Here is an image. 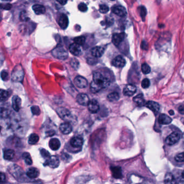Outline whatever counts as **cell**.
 Listing matches in <instances>:
<instances>
[{
	"instance_id": "cell-45",
	"label": "cell",
	"mask_w": 184,
	"mask_h": 184,
	"mask_svg": "<svg viewBox=\"0 0 184 184\" xmlns=\"http://www.w3.org/2000/svg\"><path fill=\"white\" fill-rule=\"evenodd\" d=\"M71 65L73 66V68L75 69H78L79 66V62L78 60H76L75 58H73V60L71 61Z\"/></svg>"
},
{
	"instance_id": "cell-44",
	"label": "cell",
	"mask_w": 184,
	"mask_h": 184,
	"mask_svg": "<svg viewBox=\"0 0 184 184\" xmlns=\"http://www.w3.org/2000/svg\"><path fill=\"white\" fill-rule=\"evenodd\" d=\"M12 6L11 4L9 3H6V4H0V8L4 10H9L12 8Z\"/></svg>"
},
{
	"instance_id": "cell-24",
	"label": "cell",
	"mask_w": 184,
	"mask_h": 184,
	"mask_svg": "<svg viewBox=\"0 0 184 184\" xmlns=\"http://www.w3.org/2000/svg\"><path fill=\"white\" fill-rule=\"evenodd\" d=\"M33 10L35 13L37 15H42L45 14V7L40 4H35L33 6Z\"/></svg>"
},
{
	"instance_id": "cell-34",
	"label": "cell",
	"mask_w": 184,
	"mask_h": 184,
	"mask_svg": "<svg viewBox=\"0 0 184 184\" xmlns=\"http://www.w3.org/2000/svg\"><path fill=\"white\" fill-rule=\"evenodd\" d=\"M142 71L144 74L146 75L151 72V68L148 64H143L142 65Z\"/></svg>"
},
{
	"instance_id": "cell-29",
	"label": "cell",
	"mask_w": 184,
	"mask_h": 184,
	"mask_svg": "<svg viewBox=\"0 0 184 184\" xmlns=\"http://www.w3.org/2000/svg\"><path fill=\"white\" fill-rule=\"evenodd\" d=\"M164 183L165 184H173L175 183L174 176L171 173H166L164 178Z\"/></svg>"
},
{
	"instance_id": "cell-23",
	"label": "cell",
	"mask_w": 184,
	"mask_h": 184,
	"mask_svg": "<svg viewBox=\"0 0 184 184\" xmlns=\"http://www.w3.org/2000/svg\"><path fill=\"white\" fill-rule=\"evenodd\" d=\"M69 51L73 55L76 56H79L81 52L79 45L76 43H73L70 45Z\"/></svg>"
},
{
	"instance_id": "cell-36",
	"label": "cell",
	"mask_w": 184,
	"mask_h": 184,
	"mask_svg": "<svg viewBox=\"0 0 184 184\" xmlns=\"http://www.w3.org/2000/svg\"><path fill=\"white\" fill-rule=\"evenodd\" d=\"M85 38L84 36L77 37L74 39L75 43L79 45H83L85 42Z\"/></svg>"
},
{
	"instance_id": "cell-53",
	"label": "cell",
	"mask_w": 184,
	"mask_h": 184,
	"mask_svg": "<svg viewBox=\"0 0 184 184\" xmlns=\"http://www.w3.org/2000/svg\"><path fill=\"white\" fill-rule=\"evenodd\" d=\"M111 1H115V0H111Z\"/></svg>"
},
{
	"instance_id": "cell-12",
	"label": "cell",
	"mask_w": 184,
	"mask_h": 184,
	"mask_svg": "<svg viewBox=\"0 0 184 184\" xmlns=\"http://www.w3.org/2000/svg\"><path fill=\"white\" fill-rule=\"evenodd\" d=\"M145 106L148 109H150L154 113H158L160 109V105L157 102L153 101H148V102H146Z\"/></svg>"
},
{
	"instance_id": "cell-5",
	"label": "cell",
	"mask_w": 184,
	"mask_h": 184,
	"mask_svg": "<svg viewBox=\"0 0 184 184\" xmlns=\"http://www.w3.org/2000/svg\"><path fill=\"white\" fill-rule=\"evenodd\" d=\"M57 112L60 118H62L64 121H70L71 115L68 109L64 108H60L57 109Z\"/></svg>"
},
{
	"instance_id": "cell-30",
	"label": "cell",
	"mask_w": 184,
	"mask_h": 184,
	"mask_svg": "<svg viewBox=\"0 0 184 184\" xmlns=\"http://www.w3.org/2000/svg\"><path fill=\"white\" fill-rule=\"evenodd\" d=\"M39 140V136L37 134L33 133L31 135L29 138V144L30 145H34L36 144Z\"/></svg>"
},
{
	"instance_id": "cell-39",
	"label": "cell",
	"mask_w": 184,
	"mask_h": 184,
	"mask_svg": "<svg viewBox=\"0 0 184 184\" xmlns=\"http://www.w3.org/2000/svg\"><path fill=\"white\" fill-rule=\"evenodd\" d=\"M1 77L4 81H7L9 79V73L6 70H3L1 73Z\"/></svg>"
},
{
	"instance_id": "cell-25",
	"label": "cell",
	"mask_w": 184,
	"mask_h": 184,
	"mask_svg": "<svg viewBox=\"0 0 184 184\" xmlns=\"http://www.w3.org/2000/svg\"><path fill=\"white\" fill-rule=\"evenodd\" d=\"M39 169L36 168H30L28 170L27 172V175L29 178L33 179L39 177Z\"/></svg>"
},
{
	"instance_id": "cell-35",
	"label": "cell",
	"mask_w": 184,
	"mask_h": 184,
	"mask_svg": "<svg viewBox=\"0 0 184 184\" xmlns=\"http://www.w3.org/2000/svg\"><path fill=\"white\" fill-rule=\"evenodd\" d=\"M23 157L27 165H30L32 164L33 161L31 159V158L30 157V155L28 153H24V154L23 155Z\"/></svg>"
},
{
	"instance_id": "cell-2",
	"label": "cell",
	"mask_w": 184,
	"mask_h": 184,
	"mask_svg": "<svg viewBox=\"0 0 184 184\" xmlns=\"http://www.w3.org/2000/svg\"><path fill=\"white\" fill-rule=\"evenodd\" d=\"M23 69L20 65L15 66L12 73V79L15 82H22L24 79Z\"/></svg>"
},
{
	"instance_id": "cell-28",
	"label": "cell",
	"mask_w": 184,
	"mask_h": 184,
	"mask_svg": "<svg viewBox=\"0 0 184 184\" xmlns=\"http://www.w3.org/2000/svg\"><path fill=\"white\" fill-rule=\"evenodd\" d=\"M119 95L117 92H113L110 94H109L108 96V100L110 102H115L116 101H118L119 99Z\"/></svg>"
},
{
	"instance_id": "cell-50",
	"label": "cell",
	"mask_w": 184,
	"mask_h": 184,
	"mask_svg": "<svg viewBox=\"0 0 184 184\" xmlns=\"http://www.w3.org/2000/svg\"><path fill=\"white\" fill-rule=\"evenodd\" d=\"M169 114L170 115H174L175 114V112L173 111V110H170L169 111Z\"/></svg>"
},
{
	"instance_id": "cell-49",
	"label": "cell",
	"mask_w": 184,
	"mask_h": 184,
	"mask_svg": "<svg viewBox=\"0 0 184 184\" xmlns=\"http://www.w3.org/2000/svg\"><path fill=\"white\" fill-rule=\"evenodd\" d=\"M178 110H179V112L182 114V115H184V106L183 105H181L179 106V109H178Z\"/></svg>"
},
{
	"instance_id": "cell-52",
	"label": "cell",
	"mask_w": 184,
	"mask_h": 184,
	"mask_svg": "<svg viewBox=\"0 0 184 184\" xmlns=\"http://www.w3.org/2000/svg\"><path fill=\"white\" fill-rule=\"evenodd\" d=\"M1 127L0 126V131H1Z\"/></svg>"
},
{
	"instance_id": "cell-42",
	"label": "cell",
	"mask_w": 184,
	"mask_h": 184,
	"mask_svg": "<svg viewBox=\"0 0 184 184\" xmlns=\"http://www.w3.org/2000/svg\"><path fill=\"white\" fill-rule=\"evenodd\" d=\"M78 8H79V10L81 12H85L87 11L88 7L84 3H81L79 4Z\"/></svg>"
},
{
	"instance_id": "cell-10",
	"label": "cell",
	"mask_w": 184,
	"mask_h": 184,
	"mask_svg": "<svg viewBox=\"0 0 184 184\" xmlns=\"http://www.w3.org/2000/svg\"><path fill=\"white\" fill-rule=\"evenodd\" d=\"M77 102L79 104L83 106L88 105L90 100L87 95L85 94H79L76 98Z\"/></svg>"
},
{
	"instance_id": "cell-26",
	"label": "cell",
	"mask_w": 184,
	"mask_h": 184,
	"mask_svg": "<svg viewBox=\"0 0 184 184\" xmlns=\"http://www.w3.org/2000/svg\"><path fill=\"white\" fill-rule=\"evenodd\" d=\"M15 155V152L12 150L7 149L4 151L3 157L6 160H10L13 159Z\"/></svg>"
},
{
	"instance_id": "cell-32",
	"label": "cell",
	"mask_w": 184,
	"mask_h": 184,
	"mask_svg": "<svg viewBox=\"0 0 184 184\" xmlns=\"http://www.w3.org/2000/svg\"><path fill=\"white\" fill-rule=\"evenodd\" d=\"M111 169L113 175L115 178H121V171L120 167H115L113 168H112Z\"/></svg>"
},
{
	"instance_id": "cell-51",
	"label": "cell",
	"mask_w": 184,
	"mask_h": 184,
	"mask_svg": "<svg viewBox=\"0 0 184 184\" xmlns=\"http://www.w3.org/2000/svg\"><path fill=\"white\" fill-rule=\"evenodd\" d=\"M3 1H5V2H9V1H12V0H2Z\"/></svg>"
},
{
	"instance_id": "cell-11",
	"label": "cell",
	"mask_w": 184,
	"mask_h": 184,
	"mask_svg": "<svg viewBox=\"0 0 184 184\" xmlns=\"http://www.w3.org/2000/svg\"><path fill=\"white\" fill-rule=\"evenodd\" d=\"M112 64L115 67L123 68L126 64V60L121 56H118L112 60Z\"/></svg>"
},
{
	"instance_id": "cell-38",
	"label": "cell",
	"mask_w": 184,
	"mask_h": 184,
	"mask_svg": "<svg viewBox=\"0 0 184 184\" xmlns=\"http://www.w3.org/2000/svg\"><path fill=\"white\" fill-rule=\"evenodd\" d=\"M150 81L148 79H144L142 81V88L144 89H147L150 87Z\"/></svg>"
},
{
	"instance_id": "cell-41",
	"label": "cell",
	"mask_w": 184,
	"mask_h": 184,
	"mask_svg": "<svg viewBox=\"0 0 184 184\" xmlns=\"http://www.w3.org/2000/svg\"><path fill=\"white\" fill-rule=\"evenodd\" d=\"M175 160L176 161L179 163H183L184 162V153L183 152L179 153L176 155L175 157Z\"/></svg>"
},
{
	"instance_id": "cell-43",
	"label": "cell",
	"mask_w": 184,
	"mask_h": 184,
	"mask_svg": "<svg viewBox=\"0 0 184 184\" xmlns=\"http://www.w3.org/2000/svg\"><path fill=\"white\" fill-rule=\"evenodd\" d=\"M139 14L142 18H144L146 15V10L144 7H140L139 8Z\"/></svg>"
},
{
	"instance_id": "cell-47",
	"label": "cell",
	"mask_w": 184,
	"mask_h": 184,
	"mask_svg": "<svg viewBox=\"0 0 184 184\" xmlns=\"http://www.w3.org/2000/svg\"><path fill=\"white\" fill-rule=\"evenodd\" d=\"M6 181V175L2 172H0V183H4Z\"/></svg>"
},
{
	"instance_id": "cell-33",
	"label": "cell",
	"mask_w": 184,
	"mask_h": 184,
	"mask_svg": "<svg viewBox=\"0 0 184 184\" xmlns=\"http://www.w3.org/2000/svg\"><path fill=\"white\" fill-rule=\"evenodd\" d=\"M10 112L9 110L5 108H0V117L2 118H7L9 116Z\"/></svg>"
},
{
	"instance_id": "cell-40",
	"label": "cell",
	"mask_w": 184,
	"mask_h": 184,
	"mask_svg": "<svg viewBox=\"0 0 184 184\" xmlns=\"http://www.w3.org/2000/svg\"><path fill=\"white\" fill-rule=\"evenodd\" d=\"M31 110L32 113L34 115L39 116L40 114V113H41V111H40L39 107L37 106H33V107H31Z\"/></svg>"
},
{
	"instance_id": "cell-9",
	"label": "cell",
	"mask_w": 184,
	"mask_h": 184,
	"mask_svg": "<svg viewBox=\"0 0 184 184\" xmlns=\"http://www.w3.org/2000/svg\"><path fill=\"white\" fill-rule=\"evenodd\" d=\"M136 86L132 84H127L124 87L123 94L127 96H132L136 93Z\"/></svg>"
},
{
	"instance_id": "cell-37",
	"label": "cell",
	"mask_w": 184,
	"mask_h": 184,
	"mask_svg": "<svg viewBox=\"0 0 184 184\" xmlns=\"http://www.w3.org/2000/svg\"><path fill=\"white\" fill-rule=\"evenodd\" d=\"M109 11V7L105 4H101L100 6V12L102 14H105Z\"/></svg>"
},
{
	"instance_id": "cell-3",
	"label": "cell",
	"mask_w": 184,
	"mask_h": 184,
	"mask_svg": "<svg viewBox=\"0 0 184 184\" xmlns=\"http://www.w3.org/2000/svg\"><path fill=\"white\" fill-rule=\"evenodd\" d=\"M52 55L54 57L60 60H65L68 57V52L62 47H57L52 51Z\"/></svg>"
},
{
	"instance_id": "cell-46",
	"label": "cell",
	"mask_w": 184,
	"mask_h": 184,
	"mask_svg": "<svg viewBox=\"0 0 184 184\" xmlns=\"http://www.w3.org/2000/svg\"><path fill=\"white\" fill-rule=\"evenodd\" d=\"M41 154L42 156V157L44 158H48L50 157L48 151H47L45 149H42L41 150Z\"/></svg>"
},
{
	"instance_id": "cell-4",
	"label": "cell",
	"mask_w": 184,
	"mask_h": 184,
	"mask_svg": "<svg viewBox=\"0 0 184 184\" xmlns=\"http://www.w3.org/2000/svg\"><path fill=\"white\" fill-rule=\"evenodd\" d=\"M180 138L181 135L180 133L178 132H174L172 133L171 135H169V136L166 138L165 142L167 145L169 146L174 145L178 142L180 139Z\"/></svg>"
},
{
	"instance_id": "cell-22",
	"label": "cell",
	"mask_w": 184,
	"mask_h": 184,
	"mask_svg": "<svg viewBox=\"0 0 184 184\" xmlns=\"http://www.w3.org/2000/svg\"><path fill=\"white\" fill-rule=\"evenodd\" d=\"M49 145L52 150L54 151H56L60 148V140L57 138H52L50 140Z\"/></svg>"
},
{
	"instance_id": "cell-20",
	"label": "cell",
	"mask_w": 184,
	"mask_h": 184,
	"mask_svg": "<svg viewBox=\"0 0 184 184\" xmlns=\"http://www.w3.org/2000/svg\"><path fill=\"white\" fill-rule=\"evenodd\" d=\"M172 118L165 114H161L158 118V122L161 125H168L172 122Z\"/></svg>"
},
{
	"instance_id": "cell-54",
	"label": "cell",
	"mask_w": 184,
	"mask_h": 184,
	"mask_svg": "<svg viewBox=\"0 0 184 184\" xmlns=\"http://www.w3.org/2000/svg\"><path fill=\"white\" fill-rule=\"evenodd\" d=\"M0 60H1V59H0ZM0 62H1V61H0Z\"/></svg>"
},
{
	"instance_id": "cell-15",
	"label": "cell",
	"mask_w": 184,
	"mask_h": 184,
	"mask_svg": "<svg viewBox=\"0 0 184 184\" xmlns=\"http://www.w3.org/2000/svg\"><path fill=\"white\" fill-rule=\"evenodd\" d=\"M70 143L73 148H81L83 144V139L81 137H74L70 140Z\"/></svg>"
},
{
	"instance_id": "cell-19",
	"label": "cell",
	"mask_w": 184,
	"mask_h": 184,
	"mask_svg": "<svg viewBox=\"0 0 184 184\" xmlns=\"http://www.w3.org/2000/svg\"><path fill=\"white\" fill-rule=\"evenodd\" d=\"M104 52V49L102 47H95L91 50V54L95 57H100Z\"/></svg>"
},
{
	"instance_id": "cell-31",
	"label": "cell",
	"mask_w": 184,
	"mask_h": 184,
	"mask_svg": "<svg viewBox=\"0 0 184 184\" xmlns=\"http://www.w3.org/2000/svg\"><path fill=\"white\" fill-rule=\"evenodd\" d=\"M102 89V88L100 87L98 85L96 84L92 81L90 84V90L93 93H97Z\"/></svg>"
},
{
	"instance_id": "cell-13",
	"label": "cell",
	"mask_w": 184,
	"mask_h": 184,
	"mask_svg": "<svg viewBox=\"0 0 184 184\" xmlns=\"http://www.w3.org/2000/svg\"><path fill=\"white\" fill-rule=\"evenodd\" d=\"M125 37V34L121 33H115L112 36V42L116 46H118L123 41Z\"/></svg>"
},
{
	"instance_id": "cell-48",
	"label": "cell",
	"mask_w": 184,
	"mask_h": 184,
	"mask_svg": "<svg viewBox=\"0 0 184 184\" xmlns=\"http://www.w3.org/2000/svg\"><path fill=\"white\" fill-rule=\"evenodd\" d=\"M57 1L61 5L64 6V5L66 4L67 2H68V0H57Z\"/></svg>"
},
{
	"instance_id": "cell-18",
	"label": "cell",
	"mask_w": 184,
	"mask_h": 184,
	"mask_svg": "<svg viewBox=\"0 0 184 184\" xmlns=\"http://www.w3.org/2000/svg\"><path fill=\"white\" fill-rule=\"evenodd\" d=\"M58 24L62 29H65L69 25V20L67 16L65 14L60 15L59 20Z\"/></svg>"
},
{
	"instance_id": "cell-14",
	"label": "cell",
	"mask_w": 184,
	"mask_h": 184,
	"mask_svg": "<svg viewBox=\"0 0 184 184\" xmlns=\"http://www.w3.org/2000/svg\"><path fill=\"white\" fill-rule=\"evenodd\" d=\"M112 12L120 17H125L127 15V10L124 7L117 6L112 8Z\"/></svg>"
},
{
	"instance_id": "cell-17",
	"label": "cell",
	"mask_w": 184,
	"mask_h": 184,
	"mask_svg": "<svg viewBox=\"0 0 184 184\" xmlns=\"http://www.w3.org/2000/svg\"><path fill=\"white\" fill-rule=\"evenodd\" d=\"M21 100L18 96H14L12 98V108L15 111L18 112L21 109Z\"/></svg>"
},
{
	"instance_id": "cell-8",
	"label": "cell",
	"mask_w": 184,
	"mask_h": 184,
	"mask_svg": "<svg viewBox=\"0 0 184 184\" xmlns=\"http://www.w3.org/2000/svg\"><path fill=\"white\" fill-rule=\"evenodd\" d=\"M48 160L46 161L47 165L52 168H56L60 165V160L56 156H52L48 158Z\"/></svg>"
},
{
	"instance_id": "cell-1",
	"label": "cell",
	"mask_w": 184,
	"mask_h": 184,
	"mask_svg": "<svg viewBox=\"0 0 184 184\" xmlns=\"http://www.w3.org/2000/svg\"><path fill=\"white\" fill-rule=\"evenodd\" d=\"M93 81L96 84L98 85L100 87L107 88L110 84L109 79L104 77L102 74L98 72H95L93 74Z\"/></svg>"
},
{
	"instance_id": "cell-21",
	"label": "cell",
	"mask_w": 184,
	"mask_h": 184,
	"mask_svg": "<svg viewBox=\"0 0 184 184\" xmlns=\"http://www.w3.org/2000/svg\"><path fill=\"white\" fill-rule=\"evenodd\" d=\"M133 102L138 106L142 107L145 106L146 101L143 94H139L133 98Z\"/></svg>"
},
{
	"instance_id": "cell-6",
	"label": "cell",
	"mask_w": 184,
	"mask_h": 184,
	"mask_svg": "<svg viewBox=\"0 0 184 184\" xmlns=\"http://www.w3.org/2000/svg\"><path fill=\"white\" fill-rule=\"evenodd\" d=\"M74 83L79 88L83 89L88 86V81L84 77L82 76H77L74 79Z\"/></svg>"
},
{
	"instance_id": "cell-16",
	"label": "cell",
	"mask_w": 184,
	"mask_h": 184,
	"mask_svg": "<svg viewBox=\"0 0 184 184\" xmlns=\"http://www.w3.org/2000/svg\"><path fill=\"white\" fill-rule=\"evenodd\" d=\"M60 129L62 133L64 135H68L71 132L73 127L69 122H65L60 124Z\"/></svg>"
},
{
	"instance_id": "cell-27",
	"label": "cell",
	"mask_w": 184,
	"mask_h": 184,
	"mask_svg": "<svg viewBox=\"0 0 184 184\" xmlns=\"http://www.w3.org/2000/svg\"><path fill=\"white\" fill-rule=\"evenodd\" d=\"M10 94L8 91L0 89V102H5L8 99Z\"/></svg>"
},
{
	"instance_id": "cell-7",
	"label": "cell",
	"mask_w": 184,
	"mask_h": 184,
	"mask_svg": "<svg viewBox=\"0 0 184 184\" xmlns=\"http://www.w3.org/2000/svg\"><path fill=\"white\" fill-rule=\"evenodd\" d=\"M88 107L89 111L92 113H96L100 110V105L95 100H90L88 103Z\"/></svg>"
}]
</instances>
